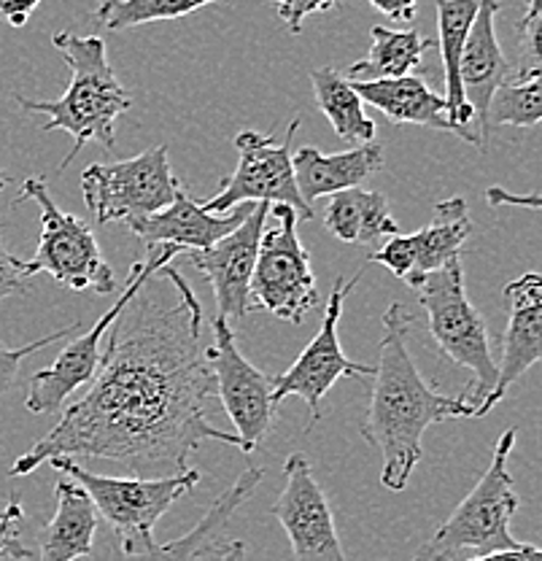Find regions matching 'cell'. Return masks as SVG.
<instances>
[{"label":"cell","instance_id":"cell-1","mask_svg":"<svg viewBox=\"0 0 542 561\" xmlns=\"http://www.w3.org/2000/svg\"><path fill=\"white\" fill-rule=\"evenodd\" d=\"M203 346V308L186 278L162 265L111 324L90 391L11 465L31 476L51 456H87L130 467L141 478L189 470L203 440L241 446L206 416L217 397Z\"/></svg>","mask_w":542,"mask_h":561},{"label":"cell","instance_id":"cell-2","mask_svg":"<svg viewBox=\"0 0 542 561\" xmlns=\"http://www.w3.org/2000/svg\"><path fill=\"white\" fill-rule=\"evenodd\" d=\"M413 316L402 302L383 313V337L378 365L372 367V394L361 437L383 456L381 483L389 491H405L413 470L422 461L424 432L433 424L475 416L464 397L440 394L418 373L407 348Z\"/></svg>","mask_w":542,"mask_h":561},{"label":"cell","instance_id":"cell-3","mask_svg":"<svg viewBox=\"0 0 542 561\" xmlns=\"http://www.w3.org/2000/svg\"><path fill=\"white\" fill-rule=\"evenodd\" d=\"M55 49L66 57L71 70V81L60 101H31V98L14 95L22 111L27 114H46L44 133L66 130L73 136V149L60 162L57 173H66L68 165L79 157L84 144L97 140L106 149H116V119L127 114L132 98L116 79L108 62L106 41L101 35L79 33H55L51 38Z\"/></svg>","mask_w":542,"mask_h":561},{"label":"cell","instance_id":"cell-4","mask_svg":"<svg viewBox=\"0 0 542 561\" xmlns=\"http://www.w3.org/2000/svg\"><path fill=\"white\" fill-rule=\"evenodd\" d=\"M411 289H416L418 302L427 311V327L437 351L453 367L470 373L464 400L477 411V405L492 394L494 381H497V362H494L486 319L472 308L468 289H464L462 256L418 276Z\"/></svg>","mask_w":542,"mask_h":561},{"label":"cell","instance_id":"cell-5","mask_svg":"<svg viewBox=\"0 0 542 561\" xmlns=\"http://www.w3.org/2000/svg\"><path fill=\"white\" fill-rule=\"evenodd\" d=\"M512 446L516 430L510 426L494 446L492 465L481 481L411 561H464L521 546L510 531L512 516L518 513L516 483L507 470Z\"/></svg>","mask_w":542,"mask_h":561},{"label":"cell","instance_id":"cell-6","mask_svg":"<svg viewBox=\"0 0 542 561\" xmlns=\"http://www.w3.org/2000/svg\"><path fill=\"white\" fill-rule=\"evenodd\" d=\"M46 465L87 491L97 516L106 518L119 537L122 551L154 540L157 522L176 505L178 496L200 483L195 467L168 478H108L84 470L68 456H51Z\"/></svg>","mask_w":542,"mask_h":561},{"label":"cell","instance_id":"cell-7","mask_svg":"<svg viewBox=\"0 0 542 561\" xmlns=\"http://www.w3.org/2000/svg\"><path fill=\"white\" fill-rule=\"evenodd\" d=\"M33 201L41 208V241L31 267L49 273L60 286L73 291L92 289L95 295H111L116 278L97 245L95 232L79 216L66 214L49 195V186L41 179L22 181V192L14 206Z\"/></svg>","mask_w":542,"mask_h":561},{"label":"cell","instance_id":"cell-8","mask_svg":"<svg viewBox=\"0 0 542 561\" xmlns=\"http://www.w3.org/2000/svg\"><path fill=\"white\" fill-rule=\"evenodd\" d=\"M181 184L168 160V146H151L138 157L97 162L81 173V192L95 225L146 219L176 201Z\"/></svg>","mask_w":542,"mask_h":561},{"label":"cell","instance_id":"cell-9","mask_svg":"<svg viewBox=\"0 0 542 561\" xmlns=\"http://www.w3.org/2000/svg\"><path fill=\"white\" fill-rule=\"evenodd\" d=\"M178 256L181 249H176V245H151V251L143 260L132 262L130 273H127L125 289L116 297L114 306L92 324L90 332H84V335L68 343L49 367H44V370H38L36 376L31 378V389H27L25 397V411L36 413V416H41V413L62 411L68 397L95 378L103 359V337H106V332L116 321V316L125 311L127 302L138 295V289H141L146 280L154 276L162 265L178 260Z\"/></svg>","mask_w":542,"mask_h":561},{"label":"cell","instance_id":"cell-10","mask_svg":"<svg viewBox=\"0 0 542 561\" xmlns=\"http://www.w3.org/2000/svg\"><path fill=\"white\" fill-rule=\"evenodd\" d=\"M276 227L262 232L252 273L254 311L273 313L287 324H302L308 313L322 306L316 278L311 271V254L297 232V214L289 206H270Z\"/></svg>","mask_w":542,"mask_h":561},{"label":"cell","instance_id":"cell-11","mask_svg":"<svg viewBox=\"0 0 542 561\" xmlns=\"http://www.w3.org/2000/svg\"><path fill=\"white\" fill-rule=\"evenodd\" d=\"M300 130V119L289 125L284 144L256 130H243L235 136L238 168L230 179L221 181L219 192L200 203L206 214H227L243 203H267V206H289L300 221L313 219V206L302 201L291 168V140Z\"/></svg>","mask_w":542,"mask_h":561},{"label":"cell","instance_id":"cell-12","mask_svg":"<svg viewBox=\"0 0 542 561\" xmlns=\"http://www.w3.org/2000/svg\"><path fill=\"white\" fill-rule=\"evenodd\" d=\"M211 330L214 343L206 348V362L217 397L235 424V435L241 440L238 448L243 454H254L276 421L278 405L273 402V376L262 373L241 354L230 321L217 316Z\"/></svg>","mask_w":542,"mask_h":561},{"label":"cell","instance_id":"cell-13","mask_svg":"<svg viewBox=\"0 0 542 561\" xmlns=\"http://www.w3.org/2000/svg\"><path fill=\"white\" fill-rule=\"evenodd\" d=\"M361 278V271L354 278L337 276L332 284V295L326 300V311L322 319V327L313 335V341L308 343L305 351L295 359V365L289 367L281 376H273V402L281 405L287 397H300L308 402V411H311L313 421L322 419V400L326 391L335 386L337 378H367L372 376L370 365H361V362L348 359L341 348V337H337V324H341L343 302L351 295V289Z\"/></svg>","mask_w":542,"mask_h":561},{"label":"cell","instance_id":"cell-14","mask_svg":"<svg viewBox=\"0 0 542 561\" xmlns=\"http://www.w3.org/2000/svg\"><path fill=\"white\" fill-rule=\"evenodd\" d=\"M273 516L287 531L295 561H348L332 507L305 454H291L284 461V489L273 505Z\"/></svg>","mask_w":542,"mask_h":561},{"label":"cell","instance_id":"cell-15","mask_svg":"<svg viewBox=\"0 0 542 561\" xmlns=\"http://www.w3.org/2000/svg\"><path fill=\"white\" fill-rule=\"evenodd\" d=\"M270 216L267 203H254L246 219L208 249H186L178 260H186L197 273L206 276L217 297V316L224 321H238L254 311L252 273L260 251L265 221Z\"/></svg>","mask_w":542,"mask_h":561},{"label":"cell","instance_id":"cell-16","mask_svg":"<svg viewBox=\"0 0 542 561\" xmlns=\"http://www.w3.org/2000/svg\"><path fill=\"white\" fill-rule=\"evenodd\" d=\"M503 297L507 302V330L497 365V381H494L492 394L477 405L475 416H486L494 405H499L507 389L521 381L542 359V276L527 273L510 280Z\"/></svg>","mask_w":542,"mask_h":561},{"label":"cell","instance_id":"cell-17","mask_svg":"<svg viewBox=\"0 0 542 561\" xmlns=\"http://www.w3.org/2000/svg\"><path fill=\"white\" fill-rule=\"evenodd\" d=\"M503 0H481L472 20L468 41H464L462 60H459V81H462L464 101L475 116L477 136L486 140V111L494 90L512 73L503 46L497 38V14Z\"/></svg>","mask_w":542,"mask_h":561},{"label":"cell","instance_id":"cell-18","mask_svg":"<svg viewBox=\"0 0 542 561\" xmlns=\"http://www.w3.org/2000/svg\"><path fill=\"white\" fill-rule=\"evenodd\" d=\"M262 478H265L262 467H249L224 494L214 500V505L203 513L200 522L192 526L184 537L165 542V546L149 540L143 546L130 548V551H122V557L116 561H200L208 553H221L227 542L219 540H224V531L232 516L241 511V505L252 500Z\"/></svg>","mask_w":542,"mask_h":561},{"label":"cell","instance_id":"cell-19","mask_svg":"<svg viewBox=\"0 0 542 561\" xmlns=\"http://www.w3.org/2000/svg\"><path fill=\"white\" fill-rule=\"evenodd\" d=\"M254 203L230 208L227 214H206L200 203L192 201L184 190H178L176 201L146 219L130 221L127 230L149 245H176V249H208L224 236H230L249 216Z\"/></svg>","mask_w":542,"mask_h":561},{"label":"cell","instance_id":"cell-20","mask_svg":"<svg viewBox=\"0 0 542 561\" xmlns=\"http://www.w3.org/2000/svg\"><path fill=\"white\" fill-rule=\"evenodd\" d=\"M297 190L302 201L311 203L319 197H330L335 192L359 186L367 175L378 173L383 168V146L370 140L365 146H351L348 151L324 154L316 146H302L291 154Z\"/></svg>","mask_w":542,"mask_h":561},{"label":"cell","instance_id":"cell-21","mask_svg":"<svg viewBox=\"0 0 542 561\" xmlns=\"http://www.w3.org/2000/svg\"><path fill=\"white\" fill-rule=\"evenodd\" d=\"M481 0H435L437 11V49L442 57V73H446V116L457 127V138L472 146H483V138L475 130V116L470 103L464 101L462 81H459V60H462L464 41Z\"/></svg>","mask_w":542,"mask_h":561},{"label":"cell","instance_id":"cell-22","mask_svg":"<svg viewBox=\"0 0 542 561\" xmlns=\"http://www.w3.org/2000/svg\"><path fill=\"white\" fill-rule=\"evenodd\" d=\"M351 84L361 101L381 111L394 125H418L457 136V127L446 116V98L429 90L424 76L407 73L400 79L351 81Z\"/></svg>","mask_w":542,"mask_h":561},{"label":"cell","instance_id":"cell-23","mask_svg":"<svg viewBox=\"0 0 542 561\" xmlns=\"http://www.w3.org/2000/svg\"><path fill=\"white\" fill-rule=\"evenodd\" d=\"M57 511L38 535V561H76L90 557L95 546L97 516L87 491L62 476L55 486Z\"/></svg>","mask_w":542,"mask_h":561},{"label":"cell","instance_id":"cell-24","mask_svg":"<svg viewBox=\"0 0 542 561\" xmlns=\"http://www.w3.org/2000/svg\"><path fill=\"white\" fill-rule=\"evenodd\" d=\"M470 236L472 219L468 201L453 195L448 201L437 203L433 210V221L418 232H413V236H405L407 249H411L413 256V273L407 276L405 284L411 286L424 273H433L437 267L446 265V262L459 260Z\"/></svg>","mask_w":542,"mask_h":561},{"label":"cell","instance_id":"cell-25","mask_svg":"<svg viewBox=\"0 0 542 561\" xmlns=\"http://www.w3.org/2000/svg\"><path fill=\"white\" fill-rule=\"evenodd\" d=\"M324 225L337 241L354 245H370L400 232V225L392 216L387 195L359 190V186L330 195L324 210Z\"/></svg>","mask_w":542,"mask_h":561},{"label":"cell","instance_id":"cell-26","mask_svg":"<svg viewBox=\"0 0 542 561\" xmlns=\"http://www.w3.org/2000/svg\"><path fill=\"white\" fill-rule=\"evenodd\" d=\"M313 95L319 108L330 119L335 136L348 146H365L376 140V122L365 114V101L357 95L351 81L337 68L311 70Z\"/></svg>","mask_w":542,"mask_h":561},{"label":"cell","instance_id":"cell-27","mask_svg":"<svg viewBox=\"0 0 542 561\" xmlns=\"http://www.w3.org/2000/svg\"><path fill=\"white\" fill-rule=\"evenodd\" d=\"M370 38L372 44L367 57L348 66V81L400 79L422 66L424 51L435 46L433 38H424L416 31H389L381 25L372 27Z\"/></svg>","mask_w":542,"mask_h":561},{"label":"cell","instance_id":"cell-28","mask_svg":"<svg viewBox=\"0 0 542 561\" xmlns=\"http://www.w3.org/2000/svg\"><path fill=\"white\" fill-rule=\"evenodd\" d=\"M542 119L540 68H512L503 84L494 90L486 111V130L492 127H523L538 130Z\"/></svg>","mask_w":542,"mask_h":561},{"label":"cell","instance_id":"cell-29","mask_svg":"<svg viewBox=\"0 0 542 561\" xmlns=\"http://www.w3.org/2000/svg\"><path fill=\"white\" fill-rule=\"evenodd\" d=\"M214 3H221V0H101L95 16L111 33H119L127 27L149 25V22L181 20ZM273 3H281V0H273Z\"/></svg>","mask_w":542,"mask_h":561},{"label":"cell","instance_id":"cell-30","mask_svg":"<svg viewBox=\"0 0 542 561\" xmlns=\"http://www.w3.org/2000/svg\"><path fill=\"white\" fill-rule=\"evenodd\" d=\"M79 330H81V321H73V324L62 327V330L51 332V335H46V337H38V341L27 343V346L11 348V346H5V343H0V397H3L5 391L14 389L16 378H20V367L27 356H33L36 351L51 346V343L62 341V337H68L71 332H79Z\"/></svg>","mask_w":542,"mask_h":561},{"label":"cell","instance_id":"cell-31","mask_svg":"<svg viewBox=\"0 0 542 561\" xmlns=\"http://www.w3.org/2000/svg\"><path fill=\"white\" fill-rule=\"evenodd\" d=\"M33 278H36V271L31 267V262L11 254L0 241V302L9 300V297L25 295L31 289Z\"/></svg>","mask_w":542,"mask_h":561},{"label":"cell","instance_id":"cell-32","mask_svg":"<svg viewBox=\"0 0 542 561\" xmlns=\"http://www.w3.org/2000/svg\"><path fill=\"white\" fill-rule=\"evenodd\" d=\"M337 5V0H281L278 3V14L287 22L291 33H302V25H305L308 16L324 14V11H332Z\"/></svg>","mask_w":542,"mask_h":561},{"label":"cell","instance_id":"cell-33","mask_svg":"<svg viewBox=\"0 0 542 561\" xmlns=\"http://www.w3.org/2000/svg\"><path fill=\"white\" fill-rule=\"evenodd\" d=\"M41 0H0V16L9 22L11 27H25L33 11L38 9Z\"/></svg>","mask_w":542,"mask_h":561},{"label":"cell","instance_id":"cell-34","mask_svg":"<svg viewBox=\"0 0 542 561\" xmlns=\"http://www.w3.org/2000/svg\"><path fill=\"white\" fill-rule=\"evenodd\" d=\"M376 11L389 16L392 22H413L418 0H367Z\"/></svg>","mask_w":542,"mask_h":561},{"label":"cell","instance_id":"cell-35","mask_svg":"<svg viewBox=\"0 0 542 561\" xmlns=\"http://www.w3.org/2000/svg\"><path fill=\"white\" fill-rule=\"evenodd\" d=\"M464 561H542V553H540V548L521 542V546L507 548V551L483 553V557H472V559H464Z\"/></svg>","mask_w":542,"mask_h":561},{"label":"cell","instance_id":"cell-36","mask_svg":"<svg viewBox=\"0 0 542 561\" xmlns=\"http://www.w3.org/2000/svg\"><path fill=\"white\" fill-rule=\"evenodd\" d=\"M486 201H488V206H505V203H510V206L529 208L532 214H538V210H540V195H538V192H532V195L516 197V195H510V192L499 190V186H492V190L486 192Z\"/></svg>","mask_w":542,"mask_h":561},{"label":"cell","instance_id":"cell-37","mask_svg":"<svg viewBox=\"0 0 542 561\" xmlns=\"http://www.w3.org/2000/svg\"><path fill=\"white\" fill-rule=\"evenodd\" d=\"M5 557H11V559H33V557H36L31 548H25L20 542V535L14 531V524L3 526V531H0V561H3Z\"/></svg>","mask_w":542,"mask_h":561},{"label":"cell","instance_id":"cell-38","mask_svg":"<svg viewBox=\"0 0 542 561\" xmlns=\"http://www.w3.org/2000/svg\"><path fill=\"white\" fill-rule=\"evenodd\" d=\"M243 557H246V546H243V540H230L224 548H221L219 561H243Z\"/></svg>","mask_w":542,"mask_h":561},{"label":"cell","instance_id":"cell-39","mask_svg":"<svg viewBox=\"0 0 542 561\" xmlns=\"http://www.w3.org/2000/svg\"><path fill=\"white\" fill-rule=\"evenodd\" d=\"M22 516H25V513H22V505H20V502H16V500H11L9 505H5L3 511H0V531H3V526L20 522Z\"/></svg>","mask_w":542,"mask_h":561},{"label":"cell","instance_id":"cell-40","mask_svg":"<svg viewBox=\"0 0 542 561\" xmlns=\"http://www.w3.org/2000/svg\"><path fill=\"white\" fill-rule=\"evenodd\" d=\"M5 186H9V175H3V168H0V192H3Z\"/></svg>","mask_w":542,"mask_h":561}]
</instances>
